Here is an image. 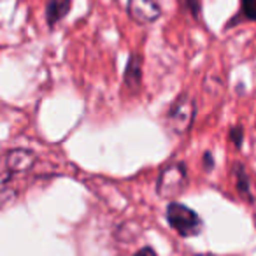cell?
<instances>
[{
  "label": "cell",
  "instance_id": "6da1fadb",
  "mask_svg": "<svg viewBox=\"0 0 256 256\" xmlns=\"http://www.w3.org/2000/svg\"><path fill=\"white\" fill-rule=\"evenodd\" d=\"M167 220L168 224L182 237H193L202 232V220L198 218V214L181 204H168Z\"/></svg>",
  "mask_w": 256,
  "mask_h": 256
},
{
  "label": "cell",
  "instance_id": "7a4b0ae2",
  "mask_svg": "<svg viewBox=\"0 0 256 256\" xmlns=\"http://www.w3.org/2000/svg\"><path fill=\"white\" fill-rule=\"evenodd\" d=\"M188 184V170L182 164H172L164 168L158 179L156 190L164 198H174Z\"/></svg>",
  "mask_w": 256,
  "mask_h": 256
},
{
  "label": "cell",
  "instance_id": "3957f363",
  "mask_svg": "<svg viewBox=\"0 0 256 256\" xmlns=\"http://www.w3.org/2000/svg\"><path fill=\"white\" fill-rule=\"evenodd\" d=\"M193 116H195V102H193L192 96L182 95L172 104L170 110L167 114V124L174 134L182 136L192 126Z\"/></svg>",
  "mask_w": 256,
  "mask_h": 256
},
{
  "label": "cell",
  "instance_id": "277c9868",
  "mask_svg": "<svg viewBox=\"0 0 256 256\" xmlns=\"http://www.w3.org/2000/svg\"><path fill=\"white\" fill-rule=\"evenodd\" d=\"M126 11L134 22L150 25L162 16V6L158 0H128Z\"/></svg>",
  "mask_w": 256,
  "mask_h": 256
},
{
  "label": "cell",
  "instance_id": "5b68a950",
  "mask_svg": "<svg viewBox=\"0 0 256 256\" xmlns=\"http://www.w3.org/2000/svg\"><path fill=\"white\" fill-rule=\"evenodd\" d=\"M34 164H36L34 154L30 153V151H25V150H16L8 156V167L11 168L12 172L28 170Z\"/></svg>",
  "mask_w": 256,
  "mask_h": 256
},
{
  "label": "cell",
  "instance_id": "8992f818",
  "mask_svg": "<svg viewBox=\"0 0 256 256\" xmlns=\"http://www.w3.org/2000/svg\"><path fill=\"white\" fill-rule=\"evenodd\" d=\"M70 0H48L46 18L50 26H53L54 23H58L67 16V12L70 11Z\"/></svg>",
  "mask_w": 256,
  "mask_h": 256
},
{
  "label": "cell",
  "instance_id": "52a82bcc",
  "mask_svg": "<svg viewBox=\"0 0 256 256\" xmlns=\"http://www.w3.org/2000/svg\"><path fill=\"white\" fill-rule=\"evenodd\" d=\"M140 76H142V70H140V56L134 53L128 60L126 65V72H124V82L128 84V88H132L136 92L140 86Z\"/></svg>",
  "mask_w": 256,
  "mask_h": 256
},
{
  "label": "cell",
  "instance_id": "ba28073f",
  "mask_svg": "<svg viewBox=\"0 0 256 256\" xmlns=\"http://www.w3.org/2000/svg\"><path fill=\"white\" fill-rule=\"evenodd\" d=\"M242 14L256 22V0H242Z\"/></svg>",
  "mask_w": 256,
  "mask_h": 256
},
{
  "label": "cell",
  "instance_id": "9c48e42d",
  "mask_svg": "<svg viewBox=\"0 0 256 256\" xmlns=\"http://www.w3.org/2000/svg\"><path fill=\"white\" fill-rule=\"evenodd\" d=\"M134 256H156V252L151 248H144V249H140V251H137Z\"/></svg>",
  "mask_w": 256,
  "mask_h": 256
}]
</instances>
